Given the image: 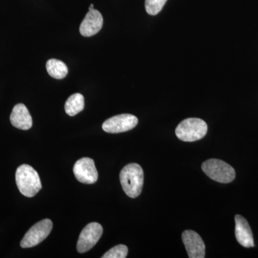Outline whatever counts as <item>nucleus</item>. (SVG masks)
<instances>
[{
    "mask_svg": "<svg viewBox=\"0 0 258 258\" xmlns=\"http://www.w3.org/2000/svg\"><path fill=\"white\" fill-rule=\"evenodd\" d=\"M15 179L19 191L27 198L35 196L42 189L38 173L28 164L19 166L15 174Z\"/></svg>",
    "mask_w": 258,
    "mask_h": 258,
    "instance_id": "f03ea898",
    "label": "nucleus"
},
{
    "mask_svg": "<svg viewBox=\"0 0 258 258\" xmlns=\"http://www.w3.org/2000/svg\"><path fill=\"white\" fill-rule=\"evenodd\" d=\"M10 121L13 126L21 130H28L32 125L31 115L23 103L15 105L10 115Z\"/></svg>",
    "mask_w": 258,
    "mask_h": 258,
    "instance_id": "f8f14e48",
    "label": "nucleus"
},
{
    "mask_svg": "<svg viewBox=\"0 0 258 258\" xmlns=\"http://www.w3.org/2000/svg\"><path fill=\"white\" fill-rule=\"evenodd\" d=\"M189 258L205 257V244L202 237L192 230L184 231L181 235Z\"/></svg>",
    "mask_w": 258,
    "mask_h": 258,
    "instance_id": "1a4fd4ad",
    "label": "nucleus"
},
{
    "mask_svg": "<svg viewBox=\"0 0 258 258\" xmlns=\"http://www.w3.org/2000/svg\"><path fill=\"white\" fill-rule=\"evenodd\" d=\"M128 247L124 244H118L109 249L102 256V258H125L128 254Z\"/></svg>",
    "mask_w": 258,
    "mask_h": 258,
    "instance_id": "dca6fc26",
    "label": "nucleus"
},
{
    "mask_svg": "<svg viewBox=\"0 0 258 258\" xmlns=\"http://www.w3.org/2000/svg\"><path fill=\"white\" fill-rule=\"evenodd\" d=\"M167 0H146L145 8L148 14L157 15L161 11Z\"/></svg>",
    "mask_w": 258,
    "mask_h": 258,
    "instance_id": "2eb2a0df",
    "label": "nucleus"
},
{
    "mask_svg": "<svg viewBox=\"0 0 258 258\" xmlns=\"http://www.w3.org/2000/svg\"><path fill=\"white\" fill-rule=\"evenodd\" d=\"M120 181L127 196L137 198L142 193L144 185V171L136 163L124 166L120 172Z\"/></svg>",
    "mask_w": 258,
    "mask_h": 258,
    "instance_id": "f257e3e1",
    "label": "nucleus"
},
{
    "mask_svg": "<svg viewBox=\"0 0 258 258\" xmlns=\"http://www.w3.org/2000/svg\"><path fill=\"white\" fill-rule=\"evenodd\" d=\"M235 220V237L237 242L244 247H253V235L248 222L243 217L239 215H236Z\"/></svg>",
    "mask_w": 258,
    "mask_h": 258,
    "instance_id": "9b49d317",
    "label": "nucleus"
},
{
    "mask_svg": "<svg viewBox=\"0 0 258 258\" xmlns=\"http://www.w3.org/2000/svg\"><path fill=\"white\" fill-rule=\"evenodd\" d=\"M74 173L76 179L83 184H94L98 178L94 161L91 158H82L76 161L74 166Z\"/></svg>",
    "mask_w": 258,
    "mask_h": 258,
    "instance_id": "6e6552de",
    "label": "nucleus"
},
{
    "mask_svg": "<svg viewBox=\"0 0 258 258\" xmlns=\"http://www.w3.org/2000/svg\"><path fill=\"white\" fill-rule=\"evenodd\" d=\"M206 122L201 118H189L181 121L176 127L177 138L185 142H193L204 138L208 133Z\"/></svg>",
    "mask_w": 258,
    "mask_h": 258,
    "instance_id": "7ed1b4c3",
    "label": "nucleus"
},
{
    "mask_svg": "<svg viewBox=\"0 0 258 258\" xmlns=\"http://www.w3.org/2000/svg\"><path fill=\"white\" fill-rule=\"evenodd\" d=\"M84 97L81 93H75L68 98L64 104V111L70 116H74L84 109Z\"/></svg>",
    "mask_w": 258,
    "mask_h": 258,
    "instance_id": "ddd939ff",
    "label": "nucleus"
},
{
    "mask_svg": "<svg viewBox=\"0 0 258 258\" xmlns=\"http://www.w3.org/2000/svg\"><path fill=\"white\" fill-rule=\"evenodd\" d=\"M103 18L99 11L89 10L80 26V32L84 37L96 35L103 28Z\"/></svg>",
    "mask_w": 258,
    "mask_h": 258,
    "instance_id": "9d476101",
    "label": "nucleus"
},
{
    "mask_svg": "<svg viewBox=\"0 0 258 258\" xmlns=\"http://www.w3.org/2000/svg\"><path fill=\"white\" fill-rule=\"evenodd\" d=\"M103 232V227L97 222H91L86 225L79 236L78 252L84 253L93 248L101 238Z\"/></svg>",
    "mask_w": 258,
    "mask_h": 258,
    "instance_id": "423d86ee",
    "label": "nucleus"
},
{
    "mask_svg": "<svg viewBox=\"0 0 258 258\" xmlns=\"http://www.w3.org/2000/svg\"><path fill=\"white\" fill-rule=\"evenodd\" d=\"M94 10V8H93V5H91V6H90L89 10Z\"/></svg>",
    "mask_w": 258,
    "mask_h": 258,
    "instance_id": "f3484780",
    "label": "nucleus"
},
{
    "mask_svg": "<svg viewBox=\"0 0 258 258\" xmlns=\"http://www.w3.org/2000/svg\"><path fill=\"white\" fill-rule=\"evenodd\" d=\"M47 73L55 79H62L69 74V69L62 61L50 59L46 63Z\"/></svg>",
    "mask_w": 258,
    "mask_h": 258,
    "instance_id": "4468645a",
    "label": "nucleus"
},
{
    "mask_svg": "<svg viewBox=\"0 0 258 258\" xmlns=\"http://www.w3.org/2000/svg\"><path fill=\"white\" fill-rule=\"evenodd\" d=\"M138 122V118L135 115L120 114L108 118L103 123L102 128L107 133H123L135 128Z\"/></svg>",
    "mask_w": 258,
    "mask_h": 258,
    "instance_id": "0eeeda50",
    "label": "nucleus"
},
{
    "mask_svg": "<svg viewBox=\"0 0 258 258\" xmlns=\"http://www.w3.org/2000/svg\"><path fill=\"white\" fill-rule=\"evenodd\" d=\"M52 229V222L49 219L37 222L24 236L20 246L23 248H30L37 245L47 238Z\"/></svg>",
    "mask_w": 258,
    "mask_h": 258,
    "instance_id": "39448f33",
    "label": "nucleus"
},
{
    "mask_svg": "<svg viewBox=\"0 0 258 258\" xmlns=\"http://www.w3.org/2000/svg\"><path fill=\"white\" fill-rule=\"evenodd\" d=\"M202 169L207 176L217 182L227 184L232 182L235 178L233 167L220 159H212L205 161Z\"/></svg>",
    "mask_w": 258,
    "mask_h": 258,
    "instance_id": "20e7f679",
    "label": "nucleus"
}]
</instances>
